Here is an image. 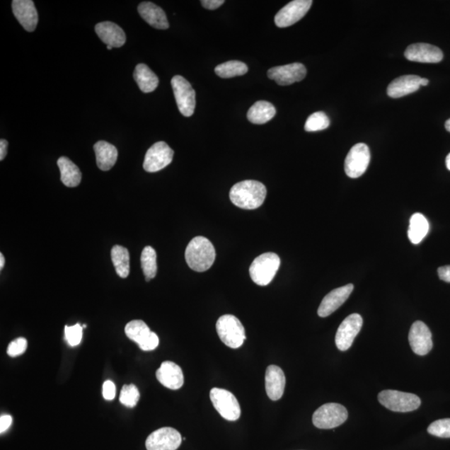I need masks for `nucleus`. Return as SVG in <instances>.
Masks as SVG:
<instances>
[{
    "label": "nucleus",
    "instance_id": "1",
    "mask_svg": "<svg viewBox=\"0 0 450 450\" xmlns=\"http://www.w3.org/2000/svg\"><path fill=\"white\" fill-rule=\"evenodd\" d=\"M267 195L265 185L256 180H245L234 185L229 192V199L237 207L255 209L264 204Z\"/></svg>",
    "mask_w": 450,
    "mask_h": 450
},
{
    "label": "nucleus",
    "instance_id": "2",
    "mask_svg": "<svg viewBox=\"0 0 450 450\" xmlns=\"http://www.w3.org/2000/svg\"><path fill=\"white\" fill-rule=\"evenodd\" d=\"M217 257L215 248L207 238L195 237L188 245L185 260L191 270L196 272L207 271L212 267Z\"/></svg>",
    "mask_w": 450,
    "mask_h": 450
},
{
    "label": "nucleus",
    "instance_id": "3",
    "mask_svg": "<svg viewBox=\"0 0 450 450\" xmlns=\"http://www.w3.org/2000/svg\"><path fill=\"white\" fill-rule=\"evenodd\" d=\"M280 266V259L275 253H265L253 261L250 268V277L254 282L260 286H266L272 282Z\"/></svg>",
    "mask_w": 450,
    "mask_h": 450
},
{
    "label": "nucleus",
    "instance_id": "4",
    "mask_svg": "<svg viewBox=\"0 0 450 450\" xmlns=\"http://www.w3.org/2000/svg\"><path fill=\"white\" fill-rule=\"evenodd\" d=\"M217 330L220 340L231 349L241 348L246 339L245 327L238 318L231 315L220 317Z\"/></svg>",
    "mask_w": 450,
    "mask_h": 450
},
{
    "label": "nucleus",
    "instance_id": "5",
    "mask_svg": "<svg viewBox=\"0 0 450 450\" xmlns=\"http://www.w3.org/2000/svg\"><path fill=\"white\" fill-rule=\"evenodd\" d=\"M379 401L393 412H406L418 410L421 405L420 397L414 393L397 391H383L379 393Z\"/></svg>",
    "mask_w": 450,
    "mask_h": 450
},
{
    "label": "nucleus",
    "instance_id": "6",
    "mask_svg": "<svg viewBox=\"0 0 450 450\" xmlns=\"http://www.w3.org/2000/svg\"><path fill=\"white\" fill-rule=\"evenodd\" d=\"M348 419L345 407L336 403H329L318 408L313 415V424L318 429H330L343 425Z\"/></svg>",
    "mask_w": 450,
    "mask_h": 450
},
{
    "label": "nucleus",
    "instance_id": "7",
    "mask_svg": "<svg viewBox=\"0 0 450 450\" xmlns=\"http://www.w3.org/2000/svg\"><path fill=\"white\" fill-rule=\"evenodd\" d=\"M210 400L224 420L236 421L240 419L241 410L236 396L223 388H214L210 391Z\"/></svg>",
    "mask_w": 450,
    "mask_h": 450
},
{
    "label": "nucleus",
    "instance_id": "8",
    "mask_svg": "<svg viewBox=\"0 0 450 450\" xmlns=\"http://www.w3.org/2000/svg\"><path fill=\"white\" fill-rule=\"evenodd\" d=\"M171 86L181 114L185 117L193 115L196 105V95L190 83L180 75H176L172 79Z\"/></svg>",
    "mask_w": 450,
    "mask_h": 450
},
{
    "label": "nucleus",
    "instance_id": "9",
    "mask_svg": "<svg viewBox=\"0 0 450 450\" xmlns=\"http://www.w3.org/2000/svg\"><path fill=\"white\" fill-rule=\"evenodd\" d=\"M370 162V151L367 144L359 143L350 150L345 161V171L352 179L362 176Z\"/></svg>",
    "mask_w": 450,
    "mask_h": 450
},
{
    "label": "nucleus",
    "instance_id": "10",
    "mask_svg": "<svg viewBox=\"0 0 450 450\" xmlns=\"http://www.w3.org/2000/svg\"><path fill=\"white\" fill-rule=\"evenodd\" d=\"M125 334L129 340L138 344L144 351L156 350L159 340L156 333L149 330V326L142 321H133L125 326Z\"/></svg>",
    "mask_w": 450,
    "mask_h": 450
},
{
    "label": "nucleus",
    "instance_id": "11",
    "mask_svg": "<svg viewBox=\"0 0 450 450\" xmlns=\"http://www.w3.org/2000/svg\"><path fill=\"white\" fill-rule=\"evenodd\" d=\"M173 150L166 142H157L145 154L143 167L145 171L156 173L167 167L173 161Z\"/></svg>",
    "mask_w": 450,
    "mask_h": 450
},
{
    "label": "nucleus",
    "instance_id": "12",
    "mask_svg": "<svg viewBox=\"0 0 450 450\" xmlns=\"http://www.w3.org/2000/svg\"><path fill=\"white\" fill-rule=\"evenodd\" d=\"M182 443L179 431L171 427L158 429L149 437L145 442L147 450H176Z\"/></svg>",
    "mask_w": 450,
    "mask_h": 450
},
{
    "label": "nucleus",
    "instance_id": "13",
    "mask_svg": "<svg viewBox=\"0 0 450 450\" xmlns=\"http://www.w3.org/2000/svg\"><path fill=\"white\" fill-rule=\"evenodd\" d=\"M363 326V318L359 313H353L341 323L335 336L337 348L340 351L348 350L352 345L355 337Z\"/></svg>",
    "mask_w": 450,
    "mask_h": 450
},
{
    "label": "nucleus",
    "instance_id": "14",
    "mask_svg": "<svg viewBox=\"0 0 450 450\" xmlns=\"http://www.w3.org/2000/svg\"><path fill=\"white\" fill-rule=\"evenodd\" d=\"M311 0H294L281 8L275 22L279 28L289 27L301 20L312 6Z\"/></svg>",
    "mask_w": 450,
    "mask_h": 450
},
{
    "label": "nucleus",
    "instance_id": "15",
    "mask_svg": "<svg viewBox=\"0 0 450 450\" xmlns=\"http://www.w3.org/2000/svg\"><path fill=\"white\" fill-rule=\"evenodd\" d=\"M306 74V68L303 64L294 63L271 68L268 71V77L279 86H285L303 81Z\"/></svg>",
    "mask_w": 450,
    "mask_h": 450
},
{
    "label": "nucleus",
    "instance_id": "16",
    "mask_svg": "<svg viewBox=\"0 0 450 450\" xmlns=\"http://www.w3.org/2000/svg\"><path fill=\"white\" fill-rule=\"evenodd\" d=\"M409 341L411 349L416 354H428L433 348L432 333L424 322L416 321L412 323Z\"/></svg>",
    "mask_w": 450,
    "mask_h": 450
},
{
    "label": "nucleus",
    "instance_id": "17",
    "mask_svg": "<svg viewBox=\"0 0 450 450\" xmlns=\"http://www.w3.org/2000/svg\"><path fill=\"white\" fill-rule=\"evenodd\" d=\"M405 58L412 62L436 64L444 58L442 50L438 47L425 43L411 45L405 50Z\"/></svg>",
    "mask_w": 450,
    "mask_h": 450
},
{
    "label": "nucleus",
    "instance_id": "18",
    "mask_svg": "<svg viewBox=\"0 0 450 450\" xmlns=\"http://www.w3.org/2000/svg\"><path fill=\"white\" fill-rule=\"evenodd\" d=\"M12 9L17 21L28 32H34L39 22L37 9L32 0H13Z\"/></svg>",
    "mask_w": 450,
    "mask_h": 450
},
{
    "label": "nucleus",
    "instance_id": "19",
    "mask_svg": "<svg viewBox=\"0 0 450 450\" xmlns=\"http://www.w3.org/2000/svg\"><path fill=\"white\" fill-rule=\"evenodd\" d=\"M354 285L349 284L343 287L338 288L326 295L323 299L320 307L318 309V315L320 317L325 318L332 315L337 311L342 304L346 301L353 292Z\"/></svg>",
    "mask_w": 450,
    "mask_h": 450
},
{
    "label": "nucleus",
    "instance_id": "20",
    "mask_svg": "<svg viewBox=\"0 0 450 450\" xmlns=\"http://www.w3.org/2000/svg\"><path fill=\"white\" fill-rule=\"evenodd\" d=\"M156 377L162 386L171 390H179L185 383L181 368L171 361H166L156 371Z\"/></svg>",
    "mask_w": 450,
    "mask_h": 450
},
{
    "label": "nucleus",
    "instance_id": "21",
    "mask_svg": "<svg viewBox=\"0 0 450 450\" xmlns=\"http://www.w3.org/2000/svg\"><path fill=\"white\" fill-rule=\"evenodd\" d=\"M286 379L282 369L276 365H270L266 369L265 388L271 400H279L284 392Z\"/></svg>",
    "mask_w": 450,
    "mask_h": 450
},
{
    "label": "nucleus",
    "instance_id": "22",
    "mask_svg": "<svg viewBox=\"0 0 450 450\" xmlns=\"http://www.w3.org/2000/svg\"><path fill=\"white\" fill-rule=\"evenodd\" d=\"M96 32L100 39L112 48H120L125 44V33L115 23H98L96 26Z\"/></svg>",
    "mask_w": 450,
    "mask_h": 450
},
{
    "label": "nucleus",
    "instance_id": "23",
    "mask_svg": "<svg viewBox=\"0 0 450 450\" xmlns=\"http://www.w3.org/2000/svg\"><path fill=\"white\" fill-rule=\"evenodd\" d=\"M421 78L417 75H403L393 81L388 86L387 93L391 98L404 97L419 91Z\"/></svg>",
    "mask_w": 450,
    "mask_h": 450
},
{
    "label": "nucleus",
    "instance_id": "24",
    "mask_svg": "<svg viewBox=\"0 0 450 450\" xmlns=\"http://www.w3.org/2000/svg\"><path fill=\"white\" fill-rule=\"evenodd\" d=\"M138 11L143 20L156 29L167 30L170 27L165 11L154 3L143 2L140 4Z\"/></svg>",
    "mask_w": 450,
    "mask_h": 450
},
{
    "label": "nucleus",
    "instance_id": "25",
    "mask_svg": "<svg viewBox=\"0 0 450 450\" xmlns=\"http://www.w3.org/2000/svg\"><path fill=\"white\" fill-rule=\"evenodd\" d=\"M96 163L103 171H110L118 159V150L114 145L106 142H98L93 146Z\"/></svg>",
    "mask_w": 450,
    "mask_h": 450
},
{
    "label": "nucleus",
    "instance_id": "26",
    "mask_svg": "<svg viewBox=\"0 0 450 450\" xmlns=\"http://www.w3.org/2000/svg\"><path fill=\"white\" fill-rule=\"evenodd\" d=\"M58 166L61 173V181L65 186L77 187L81 184L82 173L79 167L67 157H60Z\"/></svg>",
    "mask_w": 450,
    "mask_h": 450
},
{
    "label": "nucleus",
    "instance_id": "27",
    "mask_svg": "<svg viewBox=\"0 0 450 450\" xmlns=\"http://www.w3.org/2000/svg\"><path fill=\"white\" fill-rule=\"evenodd\" d=\"M134 78L140 91L150 93L156 90L158 78L146 64H139L135 67Z\"/></svg>",
    "mask_w": 450,
    "mask_h": 450
},
{
    "label": "nucleus",
    "instance_id": "28",
    "mask_svg": "<svg viewBox=\"0 0 450 450\" xmlns=\"http://www.w3.org/2000/svg\"><path fill=\"white\" fill-rule=\"evenodd\" d=\"M276 110L267 101H258L248 111L247 118L252 124L264 125L274 118Z\"/></svg>",
    "mask_w": 450,
    "mask_h": 450
},
{
    "label": "nucleus",
    "instance_id": "29",
    "mask_svg": "<svg viewBox=\"0 0 450 450\" xmlns=\"http://www.w3.org/2000/svg\"><path fill=\"white\" fill-rule=\"evenodd\" d=\"M429 229V224L427 219L423 214L416 213L412 215L410 221L409 231L408 236L414 245H418L425 237L427 236Z\"/></svg>",
    "mask_w": 450,
    "mask_h": 450
},
{
    "label": "nucleus",
    "instance_id": "30",
    "mask_svg": "<svg viewBox=\"0 0 450 450\" xmlns=\"http://www.w3.org/2000/svg\"><path fill=\"white\" fill-rule=\"evenodd\" d=\"M111 258L117 275L120 278H127L130 271V258L127 248L120 246H115L112 248Z\"/></svg>",
    "mask_w": 450,
    "mask_h": 450
},
{
    "label": "nucleus",
    "instance_id": "31",
    "mask_svg": "<svg viewBox=\"0 0 450 450\" xmlns=\"http://www.w3.org/2000/svg\"><path fill=\"white\" fill-rule=\"evenodd\" d=\"M214 71L220 78L229 79L245 75L248 72V67L241 61L231 60L218 65Z\"/></svg>",
    "mask_w": 450,
    "mask_h": 450
},
{
    "label": "nucleus",
    "instance_id": "32",
    "mask_svg": "<svg viewBox=\"0 0 450 450\" xmlns=\"http://www.w3.org/2000/svg\"><path fill=\"white\" fill-rule=\"evenodd\" d=\"M142 267L145 279L151 280L157 275V255L151 246L144 248L142 254Z\"/></svg>",
    "mask_w": 450,
    "mask_h": 450
},
{
    "label": "nucleus",
    "instance_id": "33",
    "mask_svg": "<svg viewBox=\"0 0 450 450\" xmlns=\"http://www.w3.org/2000/svg\"><path fill=\"white\" fill-rule=\"evenodd\" d=\"M330 125L329 117L325 112H316L308 117L306 125H304V129L307 132H316V131L326 129Z\"/></svg>",
    "mask_w": 450,
    "mask_h": 450
},
{
    "label": "nucleus",
    "instance_id": "34",
    "mask_svg": "<svg viewBox=\"0 0 450 450\" xmlns=\"http://www.w3.org/2000/svg\"><path fill=\"white\" fill-rule=\"evenodd\" d=\"M139 391L134 384H129L122 388L120 401L122 405L133 408L138 404L139 400Z\"/></svg>",
    "mask_w": 450,
    "mask_h": 450
},
{
    "label": "nucleus",
    "instance_id": "35",
    "mask_svg": "<svg viewBox=\"0 0 450 450\" xmlns=\"http://www.w3.org/2000/svg\"><path fill=\"white\" fill-rule=\"evenodd\" d=\"M428 433L436 437L450 438V419L438 420L429 426Z\"/></svg>",
    "mask_w": 450,
    "mask_h": 450
},
{
    "label": "nucleus",
    "instance_id": "36",
    "mask_svg": "<svg viewBox=\"0 0 450 450\" xmlns=\"http://www.w3.org/2000/svg\"><path fill=\"white\" fill-rule=\"evenodd\" d=\"M83 326L77 323L73 326H65V340L70 346H77L81 343L83 338Z\"/></svg>",
    "mask_w": 450,
    "mask_h": 450
},
{
    "label": "nucleus",
    "instance_id": "37",
    "mask_svg": "<svg viewBox=\"0 0 450 450\" xmlns=\"http://www.w3.org/2000/svg\"><path fill=\"white\" fill-rule=\"evenodd\" d=\"M27 340L25 338H18V339L9 344L7 353L11 357H17L25 352L27 349Z\"/></svg>",
    "mask_w": 450,
    "mask_h": 450
},
{
    "label": "nucleus",
    "instance_id": "38",
    "mask_svg": "<svg viewBox=\"0 0 450 450\" xmlns=\"http://www.w3.org/2000/svg\"><path fill=\"white\" fill-rule=\"evenodd\" d=\"M116 396L115 384L110 381H107L103 384V396L106 400H112Z\"/></svg>",
    "mask_w": 450,
    "mask_h": 450
},
{
    "label": "nucleus",
    "instance_id": "39",
    "mask_svg": "<svg viewBox=\"0 0 450 450\" xmlns=\"http://www.w3.org/2000/svg\"><path fill=\"white\" fill-rule=\"evenodd\" d=\"M202 6L205 8L209 9V11H214L224 4V0H202L201 1Z\"/></svg>",
    "mask_w": 450,
    "mask_h": 450
},
{
    "label": "nucleus",
    "instance_id": "40",
    "mask_svg": "<svg viewBox=\"0 0 450 450\" xmlns=\"http://www.w3.org/2000/svg\"><path fill=\"white\" fill-rule=\"evenodd\" d=\"M12 417L4 415L0 417V433L3 434L11 427L12 425Z\"/></svg>",
    "mask_w": 450,
    "mask_h": 450
},
{
    "label": "nucleus",
    "instance_id": "41",
    "mask_svg": "<svg viewBox=\"0 0 450 450\" xmlns=\"http://www.w3.org/2000/svg\"><path fill=\"white\" fill-rule=\"evenodd\" d=\"M439 279L450 283V265L440 267L438 270Z\"/></svg>",
    "mask_w": 450,
    "mask_h": 450
},
{
    "label": "nucleus",
    "instance_id": "42",
    "mask_svg": "<svg viewBox=\"0 0 450 450\" xmlns=\"http://www.w3.org/2000/svg\"><path fill=\"white\" fill-rule=\"evenodd\" d=\"M8 142L2 139L0 140V161H4L7 156Z\"/></svg>",
    "mask_w": 450,
    "mask_h": 450
},
{
    "label": "nucleus",
    "instance_id": "43",
    "mask_svg": "<svg viewBox=\"0 0 450 450\" xmlns=\"http://www.w3.org/2000/svg\"><path fill=\"white\" fill-rule=\"evenodd\" d=\"M4 262H6V260H4V257L3 254L0 255V270H3L4 266Z\"/></svg>",
    "mask_w": 450,
    "mask_h": 450
},
{
    "label": "nucleus",
    "instance_id": "44",
    "mask_svg": "<svg viewBox=\"0 0 450 450\" xmlns=\"http://www.w3.org/2000/svg\"><path fill=\"white\" fill-rule=\"evenodd\" d=\"M429 84V81L427 79L421 78L420 86H427Z\"/></svg>",
    "mask_w": 450,
    "mask_h": 450
},
{
    "label": "nucleus",
    "instance_id": "45",
    "mask_svg": "<svg viewBox=\"0 0 450 450\" xmlns=\"http://www.w3.org/2000/svg\"><path fill=\"white\" fill-rule=\"evenodd\" d=\"M445 163H446V167L448 170L450 171V153L448 154L446 157V161H445Z\"/></svg>",
    "mask_w": 450,
    "mask_h": 450
},
{
    "label": "nucleus",
    "instance_id": "46",
    "mask_svg": "<svg viewBox=\"0 0 450 450\" xmlns=\"http://www.w3.org/2000/svg\"><path fill=\"white\" fill-rule=\"evenodd\" d=\"M445 129L450 133V119L445 122Z\"/></svg>",
    "mask_w": 450,
    "mask_h": 450
},
{
    "label": "nucleus",
    "instance_id": "47",
    "mask_svg": "<svg viewBox=\"0 0 450 450\" xmlns=\"http://www.w3.org/2000/svg\"><path fill=\"white\" fill-rule=\"evenodd\" d=\"M107 49L109 50H111L112 48L111 46H107Z\"/></svg>",
    "mask_w": 450,
    "mask_h": 450
}]
</instances>
